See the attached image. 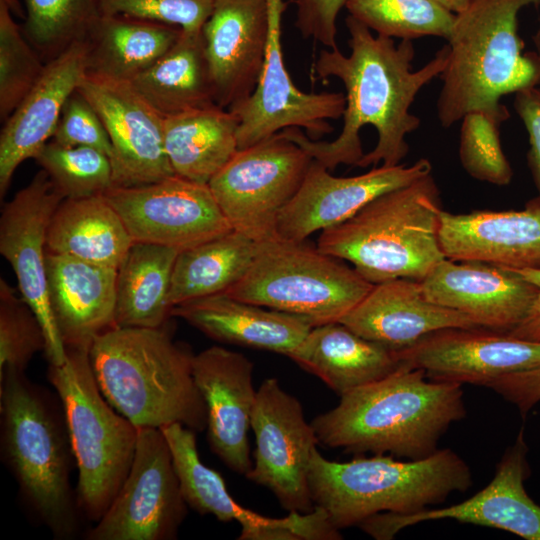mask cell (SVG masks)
<instances>
[{"instance_id":"cell-26","label":"cell","mask_w":540,"mask_h":540,"mask_svg":"<svg viewBox=\"0 0 540 540\" xmlns=\"http://www.w3.org/2000/svg\"><path fill=\"white\" fill-rule=\"evenodd\" d=\"M338 322L395 351L406 349L438 330L478 328L467 315L428 300L421 282L407 278L374 284Z\"/></svg>"},{"instance_id":"cell-5","label":"cell","mask_w":540,"mask_h":540,"mask_svg":"<svg viewBox=\"0 0 540 540\" xmlns=\"http://www.w3.org/2000/svg\"><path fill=\"white\" fill-rule=\"evenodd\" d=\"M308 485L314 506L341 530L378 513L409 515L441 504L450 494L467 491L472 473L449 448L416 460L374 455L347 462L330 461L315 448Z\"/></svg>"},{"instance_id":"cell-30","label":"cell","mask_w":540,"mask_h":540,"mask_svg":"<svg viewBox=\"0 0 540 540\" xmlns=\"http://www.w3.org/2000/svg\"><path fill=\"white\" fill-rule=\"evenodd\" d=\"M180 27L124 14H101L86 39L87 73L131 81L167 53Z\"/></svg>"},{"instance_id":"cell-12","label":"cell","mask_w":540,"mask_h":540,"mask_svg":"<svg viewBox=\"0 0 540 540\" xmlns=\"http://www.w3.org/2000/svg\"><path fill=\"white\" fill-rule=\"evenodd\" d=\"M251 428L256 449L245 477L269 489L288 512L313 511L308 472L319 442L299 400L276 378H267L258 387Z\"/></svg>"},{"instance_id":"cell-22","label":"cell","mask_w":540,"mask_h":540,"mask_svg":"<svg viewBox=\"0 0 540 540\" xmlns=\"http://www.w3.org/2000/svg\"><path fill=\"white\" fill-rule=\"evenodd\" d=\"M253 363L242 353L211 346L194 355L193 378L207 409L211 450L233 472L252 468L248 439L257 390Z\"/></svg>"},{"instance_id":"cell-27","label":"cell","mask_w":540,"mask_h":540,"mask_svg":"<svg viewBox=\"0 0 540 540\" xmlns=\"http://www.w3.org/2000/svg\"><path fill=\"white\" fill-rule=\"evenodd\" d=\"M51 312L66 349L89 351L94 340L116 327L117 270L47 252Z\"/></svg>"},{"instance_id":"cell-37","label":"cell","mask_w":540,"mask_h":540,"mask_svg":"<svg viewBox=\"0 0 540 540\" xmlns=\"http://www.w3.org/2000/svg\"><path fill=\"white\" fill-rule=\"evenodd\" d=\"M23 32L45 62L84 41L101 15L100 0H23Z\"/></svg>"},{"instance_id":"cell-8","label":"cell","mask_w":540,"mask_h":540,"mask_svg":"<svg viewBox=\"0 0 540 540\" xmlns=\"http://www.w3.org/2000/svg\"><path fill=\"white\" fill-rule=\"evenodd\" d=\"M66 352L63 364H49L48 379L60 399L77 465L78 508L96 523L129 473L139 428L116 412L101 393L89 351Z\"/></svg>"},{"instance_id":"cell-48","label":"cell","mask_w":540,"mask_h":540,"mask_svg":"<svg viewBox=\"0 0 540 540\" xmlns=\"http://www.w3.org/2000/svg\"><path fill=\"white\" fill-rule=\"evenodd\" d=\"M448 11L458 14L463 11L472 0H433Z\"/></svg>"},{"instance_id":"cell-25","label":"cell","mask_w":540,"mask_h":540,"mask_svg":"<svg viewBox=\"0 0 540 540\" xmlns=\"http://www.w3.org/2000/svg\"><path fill=\"white\" fill-rule=\"evenodd\" d=\"M439 237L447 259L540 268V196L522 210H442Z\"/></svg>"},{"instance_id":"cell-10","label":"cell","mask_w":540,"mask_h":540,"mask_svg":"<svg viewBox=\"0 0 540 540\" xmlns=\"http://www.w3.org/2000/svg\"><path fill=\"white\" fill-rule=\"evenodd\" d=\"M312 162L301 146L278 132L238 149L208 185L232 229L263 242L276 238L277 218Z\"/></svg>"},{"instance_id":"cell-15","label":"cell","mask_w":540,"mask_h":540,"mask_svg":"<svg viewBox=\"0 0 540 540\" xmlns=\"http://www.w3.org/2000/svg\"><path fill=\"white\" fill-rule=\"evenodd\" d=\"M64 199L41 169L3 205L0 216V253L15 273L20 295L42 324L50 365L63 364L67 355L49 304L46 269L48 228Z\"/></svg>"},{"instance_id":"cell-36","label":"cell","mask_w":540,"mask_h":540,"mask_svg":"<svg viewBox=\"0 0 540 540\" xmlns=\"http://www.w3.org/2000/svg\"><path fill=\"white\" fill-rule=\"evenodd\" d=\"M345 8L377 35L400 40L450 36L455 14L433 0H347Z\"/></svg>"},{"instance_id":"cell-33","label":"cell","mask_w":540,"mask_h":540,"mask_svg":"<svg viewBox=\"0 0 540 540\" xmlns=\"http://www.w3.org/2000/svg\"><path fill=\"white\" fill-rule=\"evenodd\" d=\"M130 82L164 118L217 105L202 31L182 30L174 46Z\"/></svg>"},{"instance_id":"cell-21","label":"cell","mask_w":540,"mask_h":540,"mask_svg":"<svg viewBox=\"0 0 540 540\" xmlns=\"http://www.w3.org/2000/svg\"><path fill=\"white\" fill-rule=\"evenodd\" d=\"M421 285L431 302L467 315L480 328L502 333L523 320L538 292L516 269L447 258Z\"/></svg>"},{"instance_id":"cell-41","label":"cell","mask_w":540,"mask_h":540,"mask_svg":"<svg viewBox=\"0 0 540 540\" xmlns=\"http://www.w3.org/2000/svg\"><path fill=\"white\" fill-rule=\"evenodd\" d=\"M46 349L42 324L22 296L0 279V377L24 372L33 356Z\"/></svg>"},{"instance_id":"cell-28","label":"cell","mask_w":540,"mask_h":540,"mask_svg":"<svg viewBox=\"0 0 540 540\" xmlns=\"http://www.w3.org/2000/svg\"><path fill=\"white\" fill-rule=\"evenodd\" d=\"M208 337L288 356L315 326L309 319L254 304L226 294L180 304L171 310Z\"/></svg>"},{"instance_id":"cell-38","label":"cell","mask_w":540,"mask_h":540,"mask_svg":"<svg viewBox=\"0 0 540 540\" xmlns=\"http://www.w3.org/2000/svg\"><path fill=\"white\" fill-rule=\"evenodd\" d=\"M34 159L65 199L103 195L112 187L110 158L95 148L50 140Z\"/></svg>"},{"instance_id":"cell-9","label":"cell","mask_w":540,"mask_h":540,"mask_svg":"<svg viewBox=\"0 0 540 540\" xmlns=\"http://www.w3.org/2000/svg\"><path fill=\"white\" fill-rule=\"evenodd\" d=\"M373 285L347 262L306 240L274 238L259 242L246 274L223 294L305 317L317 326L338 322Z\"/></svg>"},{"instance_id":"cell-6","label":"cell","mask_w":540,"mask_h":540,"mask_svg":"<svg viewBox=\"0 0 540 540\" xmlns=\"http://www.w3.org/2000/svg\"><path fill=\"white\" fill-rule=\"evenodd\" d=\"M440 193L432 173L386 192L345 222L321 231L317 248L372 284L422 281L446 257L441 247Z\"/></svg>"},{"instance_id":"cell-45","label":"cell","mask_w":540,"mask_h":540,"mask_svg":"<svg viewBox=\"0 0 540 540\" xmlns=\"http://www.w3.org/2000/svg\"><path fill=\"white\" fill-rule=\"evenodd\" d=\"M486 387L514 404L525 417L540 402V366L504 375Z\"/></svg>"},{"instance_id":"cell-40","label":"cell","mask_w":540,"mask_h":540,"mask_svg":"<svg viewBox=\"0 0 540 540\" xmlns=\"http://www.w3.org/2000/svg\"><path fill=\"white\" fill-rule=\"evenodd\" d=\"M505 120L481 110L470 111L461 119L459 158L464 170L474 179L498 186L511 182L513 171L499 133Z\"/></svg>"},{"instance_id":"cell-18","label":"cell","mask_w":540,"mask_h":540,"mask_svg":"<svg viewBox=\"0 0 540 540\" xmlns=\"http://www.w3.org/2000/svg\"><path fill=\"white\" fill-rule=\"evenodd\" d=\"M169 445L180 488L187 505L222 522H238V540H332L336 530L326 513L315 507L309 513L289 512L283 518L260 515L238 504L221 475L200 459L195 431L179 423L161 428Z\"/></svg>"},{"instance_id":"cell-2","label":"cell","mask_w":540,"mask_h":540,"mask_svg":"<svg viewBox=\"0 0 540 540\" xmlns=\"http://www.w3.org/2000/svg\"><path fill=\"white\" fill-rule=\"evenodd\" d=\"M465 415L461 384L430 380L423 370L404 364L340 396L311 424L318 442L329 448L416 460L435 453L442 435Z\"/></svg>"},{"instance_id":"cell-16","label":"cell","mask_w":540,"mask_h":540,"mask_svg":"<svg viewBox=\"0 0 540 540\" xmlns=\"http://www.w3.org/2000/svg\"><path fill=\"white\" fill-rule=\"evenodd\" d=\"M78 91L109 135L112 187L140 186L175 175L164 146V117L130 81L86 73Z\"/></svg>"},{"instance_id":"cell-4","label":"cell","mask_w":540,"mask_h":540,"mask_svg":"<svg viewBox=\"0 0 540 540\" xmlns=\"http://www.w3.org/2000/svg\"><path fill=\"white\" fill-rule=\"evenodd\" d=\"M540 0H472L455 14L437 99L440 124L451 127L473 110L509 117L502 96L540 84V55L524 53L518 14Z\"/></svg>"},{"instance_id":"cell-14","label":"cell","mask_w":540,"mask_h":540,"mask_svg":"<svg viewBox=\"0 0 540 540\" xmlns=\"http://www.w3.org/2000/svg\"><path fill=\"white\" fill-rule=\"evenodd\" d=\"M104 196L133 242L182 251L233 230L208 184L177 175L140 186L112 187Z\"/></svg>"},{"instance_id":"cell-39","label":"cell","mask_w":540,"mask_h":540,"mask_svg":"<svg viewBox=\"0 0 540 540\" xmlns=\"http://www.w3.org/2000/svg\"><path fill=\"white\" fill-rule=\"evenodd\" d=\"M0 0V118L6 121L39 79L45 63Z\"/></svg>"},{"instance_id":"cell-1","label":"cell","mask_w":540,"mask_h":540,"mask_svg":"<svg viewBox=\"0 0 540 540\" xmlns=\"http://www.w3.org/2000/svg\"><path fill=\"white\" fill-rule=\"evenodd\" d=\"M350 54L322 50L312 66V76L338 78L346 90L343 128L333 141L310 139L300 128L280 133L301 146L328 170L340 164L362 168L379 163L395 166L409 152L406 136L420 126L410 112L419 91L441 75L447 64L448 44L424 66L412 70L415 49L411 40L395 44L393 38L372 31L348 15Z\"/></svg>"},{"instance_id":"cell-32","label":"cell","mask_w":540,"mask_h":540,"mask_svg":"<svg viewBox=\"0 0 540 540\" xmlns=\"http://www.w3.org/2000/svg\"><path fill=\"white\" fill-rule=\"evenodd\" d=\"M238 117L218 105L164 118V146L174 174L208 184L238 150Z\"/></svg>"},{"instance_id":"cell-20","label":"cell","mask_w":540,"mask_h":540,"mask_svg":"<svg viewBox=\"0 0 540 540\" xmlns=\"http://www.w3.org/2000/svg\"><path fill=\"white\" fill-rule=\"evenodd\" d=\"M403 364L441 382L487 386L540 366V342L485 328H446L397 351Z\"/></svg>"},{"instance_id":"cell-23","label":"cell","mask_w":540,"mask_h":540,"mask_svg":"<svg viewBox=\"0 0 540 540\" xmlns=\"http://www.w3.org/2000/svg\"><path fill=\"white\" fill-rule=\"evenodd\" d=\"M269 31V0H215L202 36L218 106L228 109L255 90Z\"/></svg>"},{"instance_id":"cell-29","label":"cell","mask_w":540,"mask_h":540,"mask_svg":"<svg viewBox=\"0 0 540 540\" xmlns=\"http://www.w3.org/2000/svg\"><path fill=\"white\" fill-rule=\"evenodd\" d=\"M287 357L339 396L382 380L404 365L397 351L358 335L341 322L314 326Z\"/></svg>"},{"instance_id":"cell-47","label":"cell","mask_w":540,"mask_h":540,"mask_svg":"<svg viewBox=\"0 0 540 540\" xmlns=\"http://www.w3.org/2000/svg\"><path fill=\"white\" fill-rule=\"evenodd\" d=\"M516 270L533 283L538 292L523 320L508 334L516 338L540 342V268Z\"/></svg>"},{"instance_id":"cell-13","label":"cell","mask_w":540,"mask_h":540,"mask_svg":"<svg viewBox=\"0 0 540 540\" xmlns=\"http://www.w3.org/2000/svg\"><path fill=\"white\" fill-rule=\"evenodd\" d=\"M270 31L263 69L255 90L228 108L239 119L238 149L263 141L288 127H298L312 140L332 133L329 120L343 116L346 97L341 92L299 90L286 68L281 21L283 0H269Z\"/></svg>"},{"instance_id":"cell-43","label":"cell","mask_w":540,"mask_h":540,"mask_svg":"<svg viewBox=\"0 0 540 540\" xmlns=\"http://www.w3.org/2000/svg\"><path fill=\"white\" fill-rule=\"evenodd\" d=\"M52 140L67 147L95 148L109 158L112 154V145L102 120L78 89L66 101Z\"/></svg>"},{"instance_id":"cell-17","label":"cell","mask_w":540,"mask_h":540,"mask_svg":"<svg viewBox=\"0 0 540 540\" xmlns=\"http://www.w3.org/2000/svg\"><path fill=\"white\" fill-rule=\"evenodd\" d=\"M527 454L528 446L520 430L497 464L490 483L469 499L409 515L378 513L357 527L376 540H390L418 523L450 519L505 530L526 540H540V506L524 487L531 472Z\"/></svg>"},{"instance_id":"cell-49","label":"cell","mask_w":540,"mask_h":540,"mask_svg":"<svg viewBox=\"0 0 540 540\" xmlns=\"http://www.w3.org/2000/svg\"><path fill=\"white\" fill-rule=\"evenodd\" d=\"M533 39H534V43L537 49V53L540 55V27Z\"/></svg>"},{"instance_id":"cell-3","label":"cell","mask_w":540,"mask_h":540,"mask_svg":"<svg viewBox=\"0 0 540 540\" xmlns=\"http://www.w3.org/2000/svg\"><path fill=\"white\" fill-rule=\"evenodd\" d=\"M89 357L101 393L137 428L179 423L207 427V409L192 372L194 354L157 328L114 327L92 343Z\"/></svg>"},{"instance_id":"cell-34","label":"cell","mask_w":540,"mask_h":540,"mask_svg":"<svg viewBox=\"0 0 540 540\" xmlns=\"http://www.w3.org/2000/svg\"><path fill=\"white\" fill-rule=\"evenodd\" d=\"M177 249L133 242L117 269L115 324L157 328L171 316L168 303Z\"/></svg>"},{"instance_id":"cell-42","label":"cell","mask_w":540,"mask_h":540,"mask_svg":"<svg viewBox=\"0 0 540 540\" xmlns=\"http://www.w3.org/2000/svg\"><path fill=\"white\" fill-rule=\"evenodd\" d=\"M215 0H100L101 14H124L197 32L209 18Z\"/></svg>"},{"instance_id":"cell-31","label":"cell","mask_w":540,"mask_h":540,"mask_svg":"<svg viewBox=\"0 0 540 540\" xmlns=\"http://www.w3.org/2000/svg\"><path fill=\"white\" fill-rule=\"evenodd\" d=\"M133 240L104 194L64 199L47 232V252L118 269Z\"/></svg>"},{"instance_id":"cell-24","label":"cell","mask_w":540,"mask_h":540,"mask_svg":"<svg viewBox=\"0 0 540 540\" xmlns=\"http://www.w3.org/2000/svg\"><path fill=\"white\" fill-rule=\"evenodd\" d=\"M86 73L87 46L77 41L45 63L35 85L7 118L0 134L1 198L18 166L34 159L52 139L66 101Z\"/></svg>"},{"instance_id":"cell-19","label":"cell","mask_w":540,"mask_h":540,"mask_svg":"<svg viewBox=\"0 0 540 540\" xmlns=\"http://www.w3.org/2000/svg\"><path fill=\"white\" fill-rule=\"evenodd\" d=\"M430 173V161L421 158L411 165H381L360 175L336 177L313 159L299 190L277 218L276 238L306 240L350 219L378 196Z\"/></svg>"},{"instance_id":"cell-7","label":"cell","mask_w":540,"mask_h":540,"mask_svg":"<svg viewBox=\"0 0 540 540\" xmlns=\"http://www.w3.org/2000/svg\"><path fill=\"white\" fill-rule=\"evenodd\" d=\"M31 383L24 372L0 377L1 451L22 498L56 539L79 529L74 457L61 406Z\"/></svg>"},{"instance_id":"cell-44","label":"cell","mask_w":540,"mask_h":540,"mask_svg":"<svg viewBox=\"0 0 540 540\" xmlns=\"http://www.w3.org/2000/svg\"><path fill=\"white\" fill-rule=\"evenodd\" d=\"M347 0H295V26L304 38L337 49V17Z\"/></svg>"},{"instance_id":"cell-11","label":"cell","mask_w":540,"mask_h":540,"mask_svg":"<svg viewBox=\"0 0 540 540\" xmlns=\"http://www.w3.org/2000/svg\"><path fill=\"white\" fill-rule=\"evenodd\" d=\"M167 440L158 428H139L134 460L89 540H172L187 515Z\"/></svg>"},{"instance_id":"cell-46","label":"cell","mask_w":540,"mask_h":540,"mask_svg":"<svg viewBox=\"0 0 540 540\" xmlns=\"http://www.w3.org/2000/svg\"><path fill=\"white\" fill-rule=\"evenodd\" d=\"M514 108L528 133V161L540 193V88L534 86L517 92Z\"/></svg>"},{"instance_id":"cell-35","label":"cell","mask_w":540,"mask_h":540,"mask_svg":"<svg viewBox=\"0 0 540 540\" xmlns=\"http://www.w3.org/2000/svg\"><path fill=\"white\" fill-rule=\"evenodd\" d=\"M258 245L259 242L231 230L180 251L168 295L171 310L192 300L225 293L246 274Z\"/></svg>"}]
</instances>
